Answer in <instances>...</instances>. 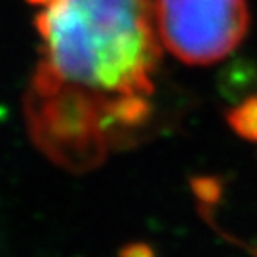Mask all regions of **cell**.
Segmentation results:
<instances>
[{
  "instance_id": "6da1fadb",
  "label": "cell",
  "mask_w": 257,
  "mask_h": 257,
  "mask_svg": "<svg viewBox=\"0 0 257 257\" xmlns=\"http://www.w3.org/2000/svg\"><path fill=\"white\" fill-rule=\"evenodd\" d=\"M40 59L23 112L33 143L84 172L124 147L151 116L160 35L151 0H29Z\"/></svg>"
},
{
  "instance_id": "7a4b0ae2",
  "label": "cell",
  "mask_w": 257,
  "mask_h": 257,
  "mask_svg": "<svg viewBox=\"0 0 257 257\" xmlns=\"http://www.w3.org/2000/svg\"><path fill=\"white\" fill-rule=\"evenodd\" d=\"M158 35L179 61L210 65L219 61L246 37V0H155Z\"/></svg>"
},
{
  "instance_id": "3957f363",
  "label": "cell",
  "mask_w": 257,
  "mask_h": 257,
  "mask_svg": "<svg viewBox=\"0 0 257 257\" xmlns=\"http://www.w3.org/2000/svg\"><path fill=\"white\" fill-rule=\"evenodd\" d=\"M230 128L238 134L240 138L257 143V95L248 97L238 107L230 109L227 114Z\"/></svg>"
}]
</instances>
